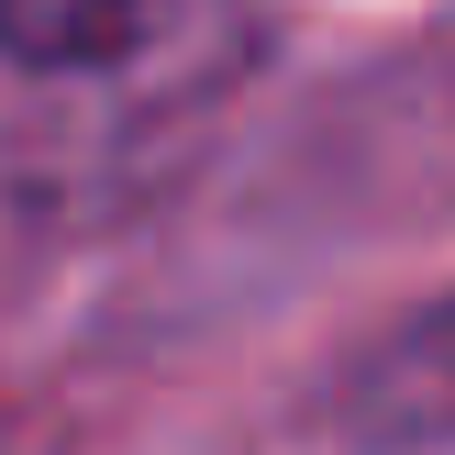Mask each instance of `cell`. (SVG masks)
<instances>
[{"instance_id": "cell-2", "label": "cell", "mask_w": 455, "mask_h": 455, "mask_svg": "<svg viewBox=\"0 0 455 455\" xmlns=\"http://www.w3.org/2000/svg\"><path fill=\"white\" fill-rule=\"evenodd\" d=\"M212 0H0V67L22 78H111L167 56Z\"/></svg>"}, {"instance_id": "cell-1", "label": "cell", "mask_w": 455, "mask_h": 455, "mask_svg": "<svg viewBox=\"0 0 455 455\" xmlns=\"http://www.w3.org/2000/svg\"><path fill=\"white\" fill-rule=\"evenodd\" d=\"M311 422L345 455H455V289L389 311L367 345L333 355Z\"/></svg>"}]
</instances>
